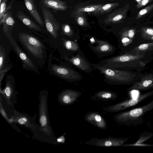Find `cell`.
Listing matches in <instances>:
<instances>
[{
	"mask_svg": "<svg viewBox=\"0 0 153 153\" xmlns=\"http://www.w3.org/2000/svg\"><path fill=\"white\" fill-rule=\"evenodd\" d=\"M103 5L102 4H99L90 5L83 7H80L77 9L75 13L85 12H91L92 13Z\"/></svg>",
	"mask_w": 153,
	"mask_h": 153,
	"instance_id": "24",
	"label": "cell"
},
{
	"mask_svg": "<svg viewBox=\"0 0 153 153\" xmlns=\"http://www.w3.org/2000/svg\"><path fill=\"white\" fill-rule=\"evenodd\" d=\"M82 94V92L79 91L71 89H65L59 93L57 99L61 105H69L77 101Z\"/></svg>",
	"mask_w": 153,
	"mask_h": 153,
	"instance_id": "14",
	"label": "cell"
},
{
	"mask_svg": "<svg viewBox=\"0 0 153 153\" xmlns=\"http://www.w3.org/2000/svg\"><path fill=\"white\" fill-rule=\"evenodd\" d=\"M151 0H141L140 2L138 3L136 6L137 8H140L145 6Z\"/></svg>",
	"mask_w": 153,
	"mask_h": 153,
	"instance_id": "35",
	"label": "cell"
},
{
	"mask_svg": "<svg viewBox=\"0 0 153 153\" xmlns=\"http://www.w3.org/2000/svg\"><path fill=\"white\" fill-rule=\"evenodd\" d=\"M128 36L131 38H132L134 35V31L133 30H130L128 31Z\"/></svg>",
	"mask_w": 153,
	"mask_h": 153,
	"instance_id": "37",
	"label": "cell"
},
{
	"mask_svg": "<svg viewBox=\"0 0 153 153\" xmlns=\"http://www.w3.org/2000/svg\"><path fill=\"white\" fill-rule=\"evenodd\" d=\"M153 46V43L143 44L139 45L138 47V49L142 51L148 50Z\"/></svg>",
	"mask_w": 153,
	"mask_h": 153,
	"instance_id": "32",
	"label": "cell"
},
{
	"mask_svg": "<svg viewBox=\"0 0 153 153\" xmlns=\"http://www.w3.org/2000/svg\"><path fill=\"white\" fill-rule=\"evenodd\" d=\"M129 39L127 38H124L122 40V42L124 43L129 41Z\"/></svg>",
	"mask_w": 153,
	"mask_h": 153,
	"instance_id": "39",
	"label": "cell"
},
{
	"mask_svg": "<svg viewBox=\"0 0 153 153\" xmlns=\"http://www.w3.org/2000/svg\"><path fill=\"white\" fill-rule=\"evenodd\" d=\"M63 44L64 47L67 50L73 52L78 51L79 49V46L76 42L62 38Z\"/></svg>",
	"mask_w": 153,
	"mask_h": 153,
	"instance_id": "23",
	"label": "cell"
},
{
	"mask_svg": "<svg viewBox=\"0 0 153 153\" xmlns=\"http://www.w3.org/2000/svg\"><path fill=\"white\" fill-rule=\"evenodd\" d=\"M12 108L14 111V122L28 128L33 134L37 129L39 126L36 122V114H35L34 117H32L26 114L17 111L14 107Z\"/></svg>",
	"mask_w": 153,
	"mask_h": 153,
	"instance_id": "10",
	"label": "cell"
},
{
	"mask_svg": "<svg viewBox=\"0 0 153 153\" xmlns=\"http://www.w3.org/2000/svg\"><path fill=\"white\" fill-rule=\"evenodd\" d=\"M128 140L127 137L116 138L109 136L104 138H92L84 144L102 147L120 146Z\"/></svg>",
	"mask_w": 153,
	"mask_h": 153,
	"instance_id": "9",
	"label": "cell"
},
{
	"mask_svg": "<svg viewBox=\"0 0 153 153\" xmlns=\"http://www.w3.org/2000/svg\"><path fill=\"white\" fill-rule=\"evenodd\" d=\"M75 15V20L79 25L82 27L88 26V23L83 13H76Z\"/></svg>",
	"mask_w": 153,
	"mask_h": 153,
	"instance_id": "25",
	"label": "cell"
},
{
	"mask_svg": "<svg viewBox=\"0 0 153 153\" xmlns=\"http://www.w3.org/2000/svg\"><path fill=\"white\" fill-rule=\"evenodd\" d=\"M64 59L81 71L89 74L92 71L93 67L91 64L86 58L79 54L77 53L71 58L64 55Z\"/></svg>",
	"mask_w": 153,
	"mask_h": 153,
	"instance_id": "13",
	"label": "cell"
},
{
	"mask_svg": "<svg viewBox=\"0 0 153 153\" xmlns=\"http://www.w3.org/2000/svg\"><path fill=\"white\" fill-rule=\"evenodd\" d=\"M153 146V144H143L142 143L139 144H124L120 146Z\"/></svg>",
	"mask_w": 153,
	"mask_h": 153,
	"instance_id": "34",
	"label": "cell"
},
{
	"mask_svg": "<svg viewBox=\"0 0 153 153\" xmlns=\"http://www.w3.org/2000/svg\"><path fill=\"white\" fill-rule=\"evenodd\" d=\"M11 68V66H5L3 69L0 70V86L1 85V81L3 78L5 74L8 72Z\"/></svg>",
	"mask_w": 153,
	"mask_h": 153,
	"instance_id": "31",
	"label": "cell"
},
{
	"mask_svg": "<svg viewBox=\"0 0 153 153\" xmlns=\"http://www.w3.org/2000/svg\"><path fill=\"white\" fill-rule=\"evenodd\" d=\"M119 5V3L118 2L107 4L103 5L92 13L96 15H99L107 13L115 9Z\"/></svg>",
	"mask_w": 153,
	"mask_h": 153,
	"instance_id": "22",
	"label": "cell"
},
{
	"mask_svg": "<svg viewBox=\"0 0 153 153\" xmlns=\"http://www.w3.org/2000/svg\"><path fill=\"white\" fill-rule=\"evenodd\" d=\"M61 28L63 34L69 37H72L74 34L73 31L70 26L67 24L62 25Z\"/></svg>",
	"mask_w": 153,
	"mask_h": 153,
	"instance_id": "28",
	"label": "cell"
},
{
	"mask_svg": "<svg viewBox=\"0 0 153 153\" xmlns=\"http://www.w3.org/2000/svg\"><path fill=\"white\" fill-rule=\"evenodd\" d=\"M117 93L113 92L101 90L96 93L91 98L94 100L106 101L114 100L117 98Z\"/></svg>",
	"mask_w": 153,
	"mask_h": 153,
	"instance_id": "18",
	"label": "cell"
},
{
	"mask_svg": "<svg viewBox=\"0 0 153 153\" xmlns=\"http://www.w3.org/2000/svg\"><path fill=\"white\" fill-rule=\"evenodd\" d=\"M153 137V132L145 131L141 133L134 144L141 143Z\"/></svg>",
	"mask_w": 153,
	"mask_h": 153,
	"instance_id": "26",
	"label": "cell"
},
{
	"mask_svg": "<svg viewBox=\"0 0 153 153\" xmlns=\"http://www.w3.org/2000/svg\"><path fill=\"white\" fill-rule=\"evenodd\" d=\"M111 1H113V0H110Z\"/></svg>",
	"mask_w": 153,
	"mask_h": 153,
	"instance_id": "42",
	"label": "cell"
},
{
	"mask_svg": "<svg viewBox=\"0 0 153 153\" xmlns=\"http://www.w3.org/2000/svg\"><path fill=\"white\" fill-rule=\"evenodd\" d=\"M94 69H97L104 75V81L111 85H121L129 83L130 75L128 72L115 68H107L99 64H91Z\"/></svg>",
	"mask_w": 153,
	"mask_h": 153,
	"instance_id": "3",
	"label": "cell"
},
{
	"mask_svg": "<svg viewBox=\"0 0 153 153\" xmlns=\"http://www.w3.org/2000/svg\"><path fill=\"white\" fill-rule=\"evenodd\" d=\"M41 8L46 29L56 39L58 35V31L60 28V24L56 21L53 15L47 7L42 5Z\"/></svg>",
	"mask_w": 153,
	"mask_h": 153,
	"instance_id": "7",
	"label": "cell"
},
{
	"mask_svg": "<svg viewBox=\"0 0 153 153\" xmlns=\"http://www.w3.org/2000/svg\"><path fill=\"white\" fill-rule=\"evenodd\" d=\"M40 2L42 5L55 10H65L68 7L65 2L60 0H41Z\"/></svg>",
	"mask_w": 153,
	"mask_h": 153,
	"instance_id": "19",
	"label": "cell"
},
{
	"mask_svg": "<svg viewBox=\"0 0 153 153\" xmlns=\"http://www.w3.org/2000/svg\"><path fill=\"white\" fill-rule=\"evenodd\" d=\"M0 91L4 97L7 104L12 107L17 103L16 93L15 88L14 80L10 78L9 75L7 76L5 85L2 90L0 86Z\"/></svg>",
	"mask_w": 153,
	"mask_h": 153,
	"instance_id": "11",
	"label": "cell"
},
{
	"mask_svg": "<svg viewBox=\"0 0 153 153\" xmlns=\"http://www.w3.org/2000/svg\"><path fill=\"white\" fill-rule=\"evenodd\" d=\"M153 9V3L140 10L138 13L136 19L142 17Z\"/></svg>",
	"mask_w": 153,
	"mask_h": 153,
	"instance_id": "30",
	"label": "cell"
},
{
	"mask_svg": "<svg viewBox=\"0 0 153 153\" xmlns=\"http://www.w3.org/2000/svg\"><path fill=\"white\" fill-rule=\"evenodd\" d=\"M48 93L47 90H42L39 93V107L38 127L33 134L34 138L48 143L55 144L56 139L51 128L48 109Z\"/></svg>",
	"mask_w": 153,
	"mask_h": 153,
	"instance_id": "1",
	"label": "cell"
},
{
	"mask_svg": "<svg viewBox=\"0 0 153 153\" xmlns=\"http://www.w3.org/2000/svg\"><path fill=\"white\" fill-rule=\"evenodd\" d=\"M51 70L55 75L69 82H77L83 78L82 76L77 71L65 66L53 64Z\"/></svg>",
	"mask_w": 153,
	"mask_h": 153,
	"instance_id": "6",
	"label": "cell"
},
{
	"mask_svg": "<svg viewBox=\"0 0 153 153\" xmlns=\"http://www.w3.org/2000/svg\"><path fill=\"white\" fill-rule=\"evenodd\" d=\"M7 0H3L0 4V21L2 19L4 15L6 13L7 10L9 9L10 5L7 8Z\"/></svg>",
	"mask_w": 153,
	"mask_h": 153,
	"instance_id": "29",
	"label": "cell"
},
{
	"mask_svg": "<svg viewBox=\"0 0 153 153\" xmlns=\"http://www.w3.org/2000/svg\"><path fill=\"white\" fill-rule=\"evenodd\" d=\"M6 58V55L4 48L2 46L0 47V70L5 67Z\"/></svg>",
	"mask_w": 153,
	"mask_h": 153,
	"instance_id": "27",
	"label": "cell"
},
{
	"mask_svg": "<svg viewBox=\"0 0 153 153\" xmlns=\"http://www.w3.org/2000/svg\"><path fill=\"white\" fill-rule=\"evenodd\" d=\"M146 33L150 35L153 36V29L151 28H147L145 30Z\"/></svg>",
	"mask_w": 153,
	"mask_h": 153,
	"instance_id": "36",
	"label": "cell"
},
{
	"mask_svg": "<svg viewBox=\"0 0 153 153\" xmlns=\"http://www.w3.org/2000/svg\"><path fill=\"white\" fill-rule=\"evenodd\" d=\"M153 109V99L141 106L120 112L114 117L117 123L128 126H135L143 123V116Z\"/></svg>",
	"mask_w": 153,
	"mask_h": 153,
	"instance_id": "2",
	"label": "cell"
},
{
	"mask_svg": "<svg viewBox=\"0 0 153 153\" xmlns=\"http://www.w3.org/2000/svg\"><path fill=\"white\" fill-rule=\"evenodd\" d=\"M0 112L3 117L8 122L10 123V122L14 121L13 120H11L12 119L13 117L11 118V119H10L8 117L4 109L3 108V106L1 105V101L0 102Z\"/></svg>",
	"mask_w": 153,
	"mask_h": 153,
	"instance_id": "33",
	"label": "cell"
},
{
	"mask_svg": "<svg viewBox=\"0 0 153 153\" xmlns=\"http://www.w3.org/2000/svg\"><path fill=\"white\" fill-rule=\"evenodd\" d=\"M127 11L124 8H120L108 15L105 19V24L117 23L120 22L126 17Z\"/></svg>",
	"mask_w": 153,
	"mask_h": 153,
	"instance_id": "16",
	"label": "cell"
},
{
	"mask_svg": "<svg viewBox=\"0 0 153 153\" xmlns=\"http://www.w3.org/2000/svg\"><path fill=\"white\" fill-rule=\"evenodd\" d=\"M19 38L22 43L33 55L37 58H42L44 46L39 40L25 33H19Z\"/></svg>",
	"mask_w": 153,
	"mask_h": 153,
	"instance_id": "5",
	"label": "cell"
},
{
	"mask_svg": "<svg viewBox=\"0 0 153 153\" xmlns=\"http://www.w3.org/2000/svg\"><path fill=\"white\" fill-rule=\"evenodd\" d=\"M141 0H136L138 2H140Z\"/></svg>",
	"mask_w": 153,
	"mask_h": 153,
	"instance_id": "40",
	"label": "cell"
},
{
	"mask_svg": "<svg viewBox=\"0 0 153 153\" xmlns=\"http://www.w3.org/2000/svg\"><path fill=\"white\" fill-rule=\"evenodd\" d=\"M10 43L13 45L15 52L22 61L23 68H28L29 69L39 73L38 68L36 65L22 51L17 43L14 40L11 34H6Z\"/></svg>",
	"mask_w": 153,
	"mask_h": 153,
	"instance_id": "12",
	"label": "cell"
},
{
	"mask_svg": "<svg viewBox=\"0 0 153 153\" xmlns=\"http://www.w3.org/2000/svg\"><path fill=\"white\" fill-rule=\"evenodd\" d=\"M17 17L29 28L38 31L41 30L40 27L22 12L19 11L16 14Z\"/></svg>",
	"mask_w": 153,
	"mask_h": 153,
	"instance_id": "21",
	"label": "cell"
},
{
	"mask_svg": "<svg viewBox=\"0 0 153 153\" xmlns=\"http://www.w3.org/2000/svg\"><path fill=\"white\" fill-rule=\"evenodd\" d=\"M64 140L65 138L64 137L62 136L61 137H59V138L56 139V143H63V142H64Z\"/></svg>",
	"mask_w": 153,
	"mask_h": 153,
	"instance_id": "38",
	"label": "cell"
},
{
	"mask_svg": "<svg viewBox=\"0 0 153 153\" xmlns=\"http://www.w3.org/2000/svg\"><path fill=\"white\" fill-rule=\"evenodd\" d=\"M25 6L36 22L43 27L44 23L37 10L34 0H24Z\"/></svg>",
	"mask_w": 153,
	"mask_h": 153,
	"instance_id": "17",
	"label": "cell"
},
{
	"mask_svg": "<svg viewBox=\"0 0 153 153\" xmlns=\"http://www.w3.org/2000/svg\"><path fill=\"white\" fill-rule=\"evenodd\" d=\"M91 50L99 55L111 54L115 51V47L106 41L98 39L94 37L90 39Z\"/></svg>",
	"mask_w": 153,
	"mask_h": 153,
	"instance_id": "8",
	"label": "cell"
},
{
	"mask_svg": "<svg viewBox=\"0 0 153 153\" xmlns=\"http://www.w3.org/2000/svg\"><path fill=\"white\" fill-rule=\"evenodd\" d=\"M2 1V0H0V4H1V3Z\"/></svg>",
	"mask_w": 153,
	"mask_h": 153,
	"instance_id": "41",
	"label": "cell"
},
{
	"mask_svg": "<svg viewBox=\"0 0 153 153\" xmlns=\"http://www.w3.org/2000/svg\"><path fill=\"white\" fill-rule=\"evenodd\" d=\"M153 95V90L139 95L137 97L126 99L114 105L103 108L108 112L115 113L122 111L138 105L149 97Z\"/></svg>",
	"mask_w": 153,
	"mask_h": 153,
	"instance_id": "4",
	"label": "cell"
},
{
	"mask_svg": "<svg viewBox=\"0 0 153 153\" xmlns=\"http://www.w3.org/2000/svg\"><path fill=\"white\" fill-rule=\"evenodd\" d=\"M15 21L11 13L7 12L0 21V24L3 25V31L6 34L8 33L10 29L13 27Z\"/></svg>",
	"mask_w": 153,
	"mask_h": 153,
	"instance_id": "20",
	"label": "cell"
},
{
	"mask_svg": "<svg viewBox=\"0 0 153 153\" xmlns=\"http://www.w3.org/2000/svg\"><path fill=\"white\" fill-rule=\"evenodd\" d=\"M85 120L97 128L105 130L107 128V122L100 113L95 111L88 112L85 115Z\"/></svg>",
	"mask_w": 153,
	"mask_h": 153,
	"instance_id": "15",
	"label": "cell"
}]
</instances>
